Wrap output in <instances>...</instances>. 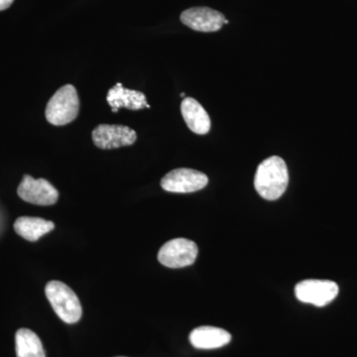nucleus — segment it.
Segmentation results:
<instances>
[{
  "label": "nucleus",
  "instance_id": "1",
  "mask_svg": "<svg viewBox=\"0 0 357 357\" xmlns=\"http://www.w3.org/2000/svg\"><path fill=\"white\" fill-rule=\"evenodd\" d=\"M289 173L285 161L278 156L265 159L258 166L255 187L260 197L267 201L281 198L287 189Z\"/></svg>",
  "mask_w": 357,
  "mask_h": 357
},
{
  "label": "nucleus",
  "instance_id": "2",
  "mask_svg": "<svg viewBox=\"0 0 357 357\" xmlns=\"http://www.w3.org/2000/svg\"><path fill=\"white\" fill-rule=\"evenodd\" d=\"M47 299L54 312L66 324H76L82 318L83 309L76 293L63 282L50 281L45 287Z\"/></svg>",
  "mask_w": 357,
  "mask_h": 357
},
{
  "label": "nucleus",
  "instance_id": "3",
  "mask_svg": "<svg viewBox=\"0 0 357 357\" xmlns=\"http://www.w3.org/2000/svg\"><path fill=\"white\" fill-rule=\"evenodd\" d=\"M79 112V100L77 89L66 84L56 91L46 107V119L56 126H66L77 119Z\"/></svg>",
  "mask_w": 357,
  "mask_h": 357
},
{
  "label": "nucleus",
  "instance_id": "4",
  "mask_svg": "<svg viewBox=\"0 0 357 357\" xmlns=\"http://www.w3.org/2000/svg\"><path fill=\"white\" fill-rule=\"evenodd\" d=\"M199 248L194 241L175 238L164 244L158 252V260L164 266L183 268L194 264L198 257Z\"/></svg>",
  "mask_w": 357,
  "mask_h": 357
},
{
  "label": "nucleus",
  "instance_id": "5",
  "mask_svg": "<svg viewBox=\"0 0 357 357\" xmlns=\"http://www.w3.org/2000/svg\"><path fill=\"white\" fill-rule=\"evenodd\" d=\"M295 294L301 302L325 307L337 298L338 286L333 281L310 279L298 283Z\"/></svg>",
  "mask_w": 357,
  "mask_h": 357
},
{
  "label": "nucleus",
  "instance_id": "6",
  "mask_svg": "<svg viewBox=\"0 0 357 357\" xmlns=\"http://www.w3.org/2000/svg\"><path fill=\"white\" fill-rule=\"evenodd\" d=\"M208 184L206 174L192 169L178 168L171 171L161 180V187L166 192L188 194L203 190Z\"/></svg>",
  "mask_w": 357,
  "mask_h": 357
},
{
  "label": "nucleus",
  "instance_id": "7",
  "mask_svg": "<svg viewBox=\"0 0 357 357\" xmlns=\"http://www.w3.org/2000/svg\"><path fill=\"white\" fill-rule=\"evenodd\" d=\"M18 196L27 203L37 206H52L58 202L59 192L45 178L35 180L31 176L24 175L17 189Z\"/></svg>",
  "mask_w": 357,
  "mask_h": 357
},
{
  "label": "nucleus",
  "instance_id": "8",
  "mask_svg": "<svg viewBox=\"0 0 357 357\" xmlns=\"http://www.w3.org/2000/svg\"><path fill=\"white\" fill-rule=\"evenodd\" d=\"M93 141L96 147L103 150L130 146L137 139V134L128 126L100 124L93 129Z\"/></svg>",
  "mask_w": 357,
  "mask_h": 357
},
{
  "label": "nucleus",
  "instance_id": "9",
  "mask_svg": "<svg viewBox=\"0 0 357 357\" xmlns=\"http://www.w3.org/2000/svg\"><path fill=\"white\" fill-rule=\"evenodd\" d=\"M181 21L195 31L217 32L225 22L222 13L208 7H192L181 14Z\"/></svg>",
  "mask_w": 357,
  "mask_h": 357
},
{
  "label": "nucleus",
  "instance_id": "10",
  "mask_svg": "<svg viewBox=\"0 0 357 357\" xmlns=\"http://www.w3.org/2000/svg\"><path fill=\"white\" fill-rule=\"evenodd\" d=\"M107 100L114 114L121 107L130 110L150 109L144 93L134 89H126L121 83L115 84L114 88L109 89Z\"/></svg>",
  "mask_w": 357,
  "mask_h": 357
},
{
  "label": "nucleus",
  "instance_id": "11",
  "mask_svg": "<svg viewBox=\"0 0 357 357\" xmlns=\"http://www.w3.org/2000/svg\"><path fill=\"white\" fill-rule=\"evenodd\" d=\"M190 342L198 349H215L229 344L231 335L222 328L204 326L190 333Z\"/></svg>",
  "mask_w": 357,
  "mask_h": 357
},
{
  "label": "nucleus",
  "instance_id": "12",
  "mask_svg": "<svg viewBox=\"0 0 357 357\" xmlns=\"http://www.w3.org/2000/svg\"><path fill=\"white\" fill-rule=\"evenodd\" d=\"M181 112L185 124L192 132L204 135L211 130L210 115L198 100L185 98L181 103Z\"/></svg>",
  "mask_w": 357,
  "mask_h": 357
},
{
  "label": "nucleus",
  "instance_id": "13",
  "mask_svg": "<svg viewBox=\"0 0 357 357\" xmlns=\"http://www.w3.org/2000/svg\"><path fill=\"white\" fill-rule=\"evenodd\" d=\"M55 229V225L50 220L40 218L21 217L14 222L16 234L28 241H37Z\"/></svg>",
  "mask_w": 357,
  "mask_h": 357
},
{
  "label": "nucleus",
  "instance_id": "14",
  "mask_svg": "<svg viewBox=\"0 0 357 357\" xmlns=\"http://www.w3.org/2000/svg\"><path fill=\"white\" fill-rule=\"evenodd\" d=\"M15 349L17 357H46L38 335L27 328H20L16 333Z\"/></svg>",
  "mask_w": 357,
  "mask_h": 357
},
{
  "label": "nucleus",
  "instance_id": "15",
  "mask_svg": "<svg viewBox=\"0 0 357 357\" xmlns=\"http://www.w3.org/2000/svg\"><path fill=\"white\" fill-rule=\"evenodd\" d=\"M14 0H0V11L6 10L9 8L11 4L13 3Z\"/></svg>",
  "mask_w": 357,
  "mask_h": 357
},
{
  "label": "nucleus",
  "instance_id": "16",
  "mask_svg": "<svg viewBox=\"0 0 357 357\" xmlns=\"http://www.w3.org/2000/svg\"><path fill=\"white\" fill-rule=\"evenodd\" d=\"M181 96H182V98H184L185 93H181Z\"/></svg>",
  "mask_w": 357,
  "mask_h": 357
},
{
  "label": "nucleus",
  "instance_id": "17",
  "mask_svg": "<svg viewBox=\"0 0 357 357\" xmlns=\"http://www.w3.org/2000/svg\"><path fill=\"white\" fill-rule=\"evenodd\" d=\"M116 357H124V356H116Z\"/></svg>",
  "mask_w": 357,
  "mask_h": 357
}]
</instances>
